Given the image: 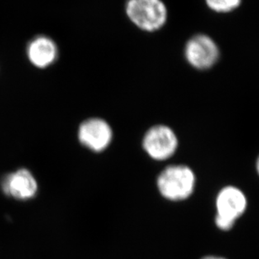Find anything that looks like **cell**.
<instances>
[{"mask_svg":"<svg viewBox=\"0 0 259 259\" xmlns=\"http://www.w3.org/2000/svg\"><path fill=\"white\" fill-rule=\"evenodd\" d=\"M125 15L130 21L145 32H156L167 21L168 11L162 0H127Z\"/></svg>","mask_w":259,"mask_h":259,"instance_id":"cell-1","label":"cell"},{"mask_svg":"<svg viewBox=\"0 0 259 259\" xmlns=\"http://www.w3.org/2000/svg\"><path fill=\"white\" fill-rule=\"evenodd\" d=\"M157 187L164 199L170 201H182L194 192L195 175L185 165H171L157 176Z\"/></svg>","mask_w":259,"mask_h":259,"instance_id":"cell-2","label":"cell"},{"mask_svg":"<svg viewBox=\"0 0 259 259\" xmlns=\"http://www.w3.org/2000/svg\"><path fill=\"white\" fill-rule=\"evenodd\" d=\"M244 194L233 186L222 189L217 195L215 224L222 231H229L247 208Z\"/></svg>","mask_w":259,"mask_h":259,"instance_id":"cell-3","label":"cell"},{"mask_svg":"<svg viewBox=\"0 0 259 259\" xmlns=\"http://www.w3.org/2000/svg\"><path fill=\"white\" fill-rule=\"evenodd\" d=\"M142 148L155 161H165L178 149V137L169 126L156 125L147 130L142 138Z\"/></svg>","mask_w":259,"mask_h":259,"instance_id":"cell-4","label":"cell"},{"mask_svg":"<svg viewBox=\"0 0 259 259\" xmlns=\"http://www.w3.org/2000/svg\"><path fill=\"white\" fill-rule=\"evenodd\" d=\"M112 127L102 118H89L80 124L77 139L80 144L94 152H102L112 142Z\"/></svg>","mask_w":259,"mask_h":259,"instance_id":"cell-5","label":"cell"},{"mask_svg":"<svg viewBox=\"0 0 259 259\" xmlns=\"http://www.w3.org/2000/svg\"><path fill=\"white\" fill-rule=\"evenodd\" d=\"M185 58L195 69H209L219 59V48L211 37L204 34H197L186 43Z\"/></svg>","mask_w":259,"mask_h":259,"instance_id":"cell-6","label":"cell"},{"mask_svg":"<svg viewBox=\"0 0 259 259\" xmlns=\"http://www.w3.org/2000/svg\"><path fill=\"white\" fill-rule=\"evenodd\" d=\"M0 187L5 196L20 201L34 199L38 193L37 180L30 170L24 167L5 175Z\"/></svg>","mask_w":259,"mask_h":259,"instance_id":"cell-7","label":"cell"},{"mask_svg":"<svg viewBox=\"0 0 259 259\" xmlns=\"http://www.w3.org/2000/svg\"><path fill=\"white\" fill-rule=\"evenodd\" d=\"M26 56L30 64L38 69H47L55 64L59 58V48L53 38L36 35L28 43Z\"/></svg>","mask_w":259,"mask_h":259,"instance_id":"cell-8","label":"cell"},{"mask_svg":"<svg viewBox=\"0 0 259 259\" xmlns=\"http://www.w3.org/2000/svg\"><path fill=\"white\" fill-rule=\"evenodd\" d=\"M210 10L217 13H229L237 10L242 4V0H205Z\"/></svg>","mask_w":259,"mask_h":259,"instance_id":"cell-9","label":"cell"},{"mask_svg":"<svg viewBox=\"0 0 259 259\" xmlns=\"http://www.w3.org/2000/svg\"><path fill=\"white\" fill-rule=\"evenodd\" d=\"M202 259H226L224 257H214V256H208Z\"/></svg>","mask_w":259,"mask_h":259,"instance_id":"cell-10","label":"cell"},{"mask_svg":"<svg viewBox=\"0 0 259 259\" xmlns=\"http://www.w3.org/2000/svg\"><path fill=\"white\" fill-rule=\"evenodd\" d=\"M257 172H258V175H259V157L257 160Z\"/></svg>","mask_w":259,"mask_h":259,"instance_id":"cell-11","label":"cell"}]
</instances>
